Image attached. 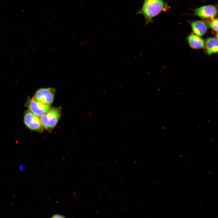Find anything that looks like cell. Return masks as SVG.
<instances>
[{"label": "cell", "instance_id": "6da1fadb", "mask_svg": "<svg viewBox=\"0 0 218 218\" xmlns=\"http://www.w3.org/2000/svg\"><path fill=\"white\" fill-rule=\"evenodd\" d=\"M165 6L163 0H144L137 14L143 15L147 25L152 22L153 18L158 15Z\"/></svg>", "mask_w": 218, "mask_h": 218}, {"label": "cell", "instance_id": "7a4b0ae2", "mask_svg": "<svg viewBox=\"0 0 218 218\" xmlns=\"http://www.w3.org/2000/svg\"><path fill=\"white\" fill-rule=\"evenodd\" d=\"M61 114V107H59L48 111L40 117L42 126L49 132H51L58 123Z\"/></svg>", "mask_w": 218, "mask_h": 218}, {"label": "cell", "instance_id": "3957f363", "mask_svg": "<svg viewBox=\"0 0 218 218\" xmlns=\"http://www.w3.org/2000/svg\"><path fill=\"white\" fill-rule=\"evenodd\" d=\"M55 90L52 88H40L35 92L32 98L45 104L51 105L53 102Z\"/></svg>", "mask_w": 218, "mask_h": 218}, {"label": "cell", "instance_id": "277c9868", "mask_svg": "<svg viewBox=\"0 0 218 218\" xmlns=\"http://www.w3.org/2000/svg\"><path fill=\"white\" fill-rule=\"evenodd\" d=\"M24 121L26 127L30 130L39 133H42L43 128L40 118L29 110L24 113Z\"/></svg>", "mask_w": 218, "mask_h": 218}, {"label": "cell", "instance_id": "5b68a950", "mask_svg": "<svg viewBox=\"0 0 218 218\" xmlns=\"http://www.w3.org/2000/svg\"><path fill=\"white\" fill-rule=\"evenodd\" d=\"M25 106L30 111L38 117H40L45 113L54 108L51 105L39 103L33 98L28 100Z\"/></svg>", "mask_w": 218, "mask_h": 218}, {"label": "cell", "instance_id": "8992f818", "mask_svg": "<svg viewBox=\"0 0 218 218\" xmlns=\"http://www.w3.org/2000/svg\"><path fill=\"white\" fill-rule=\"evenodd\" d=\"M194 14L203 18H213L217 13L215 7L211 5L203 6L195 9Z\"/></svg>", "mask_w": 218, "mask_h": 218}, {"label": "cell", "instance_id": "52a82bcc", "mask_svg": "<svg viewBox=\"0 0 218 218\" xmlns=\"http://www.w3.org/2000/svg\"><path fill=\"white\" fill-rule=\"evenodd\" d=\"M191 26L193 32L198 36L203 35L207 31L206 25L202 21H196L192 22Z\"/></svg>", "mask_w": 218, "mask_h": 218}, {"label": "cell", "instance_id": "ba28073f", "mask_svg": "<svg viewBox=\"0 0 218 218\" xmlns=\"http://www.w3.org/2000/svg\"><path fill=\"white\" fill-rule=\"evenodd\" d=\"M190 46L193 48L200 49L205 46L203 40L199 36L195 34L190 35L187 38Z\"/></svg>", "mask_w": 218, "mask_h": 218}, {"label": "cell", "instance_id": "9c48e42d", "mask_svg": "<svg viewBox=\"0 0 218 218\" xmlns=\"http://www.w3.org/2000/svg\"><path fill=\"white\" fill-rule=\"evenodd\" d=\"M206 52L209 54L215 53L218 51V39L217 38L211 37L206 41Z\"/></svg>", "mask_w": 218, "mask_h": 218}, {"label": "cell", "instance_id": "30bf717a", "mask_svg": "<svg viewBox=\"0 0 218 218\" xmlns=\"http://www.w3.org/2000/svg\"><path fill=\"white\" fill-rule=\"evenodd\" d=\"M210 27L215 31H218V19H215L210 21L209 23Z\"/></svg>", "mask_w": 218, "mask_h": 218}, {"label": "cell", "instance_id": "8fae6325", "mask_svg": "<svg viewBox=\"0 0 218 218\" xmlns=\"http://www.w3.org/2000/svg\"><path fill=\"white\" fill-rule=\"evenodd\" d=\"M51 218H65L64 217L60 214H55L53 215Z\"/></svg>", "mask_w": 218, "mask_h": 218}]
</instances>
